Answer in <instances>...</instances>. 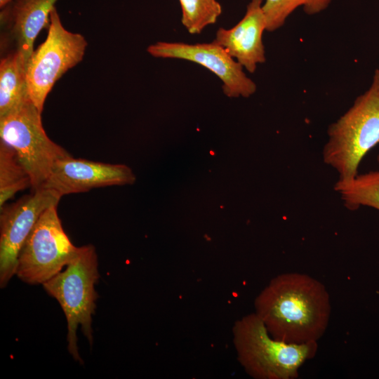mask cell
Instances as JSON below:
<instances>
[{"instance_id": "277c9868", "label": "cell", "mask_w": 379, "mask_h": 379, "mask_svg": "<svg viewBox=\"0 0 379 379\" xmlns=\"http://www.w3.org/2000/svg\"><path fill=\"white\" fill-rule=\"evenodd\" d=\"M99 277L95 248L88 244L78 247L65 270L42 284L46 292L62 307L67 323L69 353L81 364L83 361L79 353L77 332L80 326L89 344H93L92 316L98 298L95 285Z\"/></svg>"}, {"instance_id": "3957f363", "label": "cell", "mask_w": 379, "mask_h": 379, "mask_svg": "<svg viewBox=\"0 0 379 379\" xmlns=\"http://www.w3.org/2000/svg\"><path fill=\"white\" fill-rule=\"evenodd\" d=\"M232 339L239 364L255 379L297 378L300 368L318 349V342L296 344L274 338L255 312L234 322Z\"/></svg>"}, {"instance_id": "5b68a950", "label": "cell", "mask_w": 379, "mask_h": 379, "mask_svg": "<svg viewBox=\"0 0 379 379\" xmlns=\"http://www.w3.org/2000/svg\"><path fill=\"white\" fill-rule=\"evenodd\" d=\"M87 46L82 34L65 28L54 7L46 38L34 49L26 65L29 98L40 112H43L45 100L55 84L82 61Z\"/></svg>"}, {"instance_id": "d6986e66", "label": "cell", "mask_w": 379, "mask_h": 379, "mask_svg": "<svg viewBox=\"0 0 379 379\" xmlns=\"http://www.w3.org/2000/svg\"><path fill=\"white\" fill-rule=\"evenodd\" d=\"M377 161H378V163L379 164V154H378V157H377Z\"/></svg>"}, {"instance_id": "e0dca14e", "label": "cell", "mask_w": 379, "mask_h": 379, "mask_svg": "<svg viewBox=\"0 0 379 379\" xmlns=\"http://www.w3.org/2000/svg\"><path fill=\"white\" fill-rule=\"evenodd\" d=\"M182 9L181 22L189 33L200 34L216 22L222 7L216 0H179Z\"/></svg>"}, {"instance_id": "2e32d148", "label": "cell", "mask_w": 379, "mask_h": 379, "mask_svg": "<svg viewBox=\"0 0 379 379\" xmlns=\"http://www.w3.org/2000/svg\"><path fill=\"white\" fill-rule=\"evenodd\" d=\"M332 0H265L262 8L266 19V31L274 32L284 25L287 18L302 6L307 15L325 10Z\"/></svg>"}, {"instance_id": "9c48e42d", "label": "cell", "mask_w": 379, "mask_h": 379, "mask_svg": "<svg viewBox=\"0 0 379 379\" xmlns=\"http://www.w3.org/2000/svg\"><path fill=\"white\" fill-rule=\"evenodd\" d=\"M147 51L154 58L185 60L206 67L222 81L223 93L229 98H248L256 91V84L246 76L243 66L213 41L192 44L158 41Z\"/></svg>"}, {"instance_id": "ba28073f", "label": "cell", "mask_w": 379, "mask_h": 379, "mask_svg": "<svg viewBox=\"0 0 379 379\" xmlns=\"http://www.w3.org/2000/svg\"><path fill=\"white\" fill-rule=\"evenodd\" d=\"M61 197L41 187L0 208V286L15 275L18 254L41 214L58 206Z\"/></svg>"}, {"instance_id": "5bb4252c", "label": "cell", "mask_w": 379, "mask_h": 379, "mask_svg": "<svg viewBox=\"0 0 379 379\" xmlns=\"http://www.w3.org/2000/svg\"><path fill=\"white\" fill-rule=\"evenodd\" d=\"M334 190L350 210L367 206L379 211V170L358 174L347 183L335 184Z\"/></svg>"}, {"instance_id": "ac0fdd59", "label": "cell", "mask_w": 379, "mask_h": 379, "mask_svg": "<svg viewBox=\"0 0 379 379\" xmlns=\"http://www.w3.org/2000/svg\"><path fill=\"white\" fill-rule=\"evenodd\" d=\"M13 0H0V8L4 7L5 5H6L7 4L10 3Z\"/></svg>"}, {"instance_id": "6da1fadb", "label": "cell", "mask_w": 379, "mask_h": 379, "mask_svg": "<svg viewBox=\"0 0 379 379\" xmlns=\"http://www.w3.org/2000/svg\"><path fill=\"white\" fill-rule=\"evenodd\" d=\"M255 313L274 338L302 344L318 340L331 317V298L326 286L302 273L277 275L256 296Z\"/></svg>"}, {"instance_id": "7c38bea8", "label": "cell", "mask_w": 379, "mask_h": 379, "mask_svg": "<svg viewBox=\"0 0 379 379\" xmlns=\"http://www.w3.org/2000/svg\"><path fill=\"white\" fill-rule=\"evenodd\" d=\"M262 2V0H251L244 18L230 29L220 27L213 40L251 73L266 60L262 42L266 19Z\"/></svg>"}, {"instance_id": "7a4b0ae2", "label": "cell", "mask_w": 379, "mask_h": 379, "mask_svg": "<svg viewBox=\"0 0 379 379\" xmlns=\"http://www.w3.org/2000/svg\"><path fill=\"white\" fill-rule=\"evenodd\" d=\"M324 162L338 174L335 184L352 180L363 158L379 144V69L367 91L327 131Z\"/></svg>"}, {"instance_id": "8fae6325", "label": "cell", "mask_w": 379, "mask_h": 379, "mask_svg": "<svg viewBox=\"0 0 379 379\" xmlns=\"http://www.w3.org/2000/svg\"><path fill=\"white\" fill-rule=\"evenodd\" d=\"M57 1L13 0L1 8V49L12 48L11 51L20 53L27 63L36 38L49 26L51 12Z\"/></svg>"}, {"instance_id": "9a60e30c", "label": "cell", "mask_w": 379, "mask_h": 379, "mask_svg": "<svg viewBox=\"0 0 379 379\" xmlns=\"http://www.w3.org/2000/svg\"><path fill=\"white\" fill-rule=\"evenodd\" d=\"M31 187L30 176L15 150L0 140V208L17 192Z\"/></svg>"}, {"instance_id": "52a82bcc", "label": "cell", "mask_w": 379, "mask_h": 379, "mask_svg": "<svg viewBox=\"0 0 379 379\" xmlns=\"http://www.w3.org/2000/svg\"><path fill=\"white\" fill-rule=\"evenodd\" d=\"M57 206L41 214L20 251L15 275L26 284H44L61 272L78 250L63 230Z\"/></svg>"}, {"instance_id": "30bf717a", "label": "cell", "mask_w": 379, "mask_h": 379, "mask_svg": "<svg viewBox=\"0 0 379 379\" xmlns=\"http://www.w3.org/2000/svg\"><path fill=\"white\" fill-rule=\"evenodd\" d=\"M135 180L131 168L126 165L75 159L69 155L56 162L41 187L53 190L62 197L98 187L131 185Z\"/></svg>"}, {"instance_id": "4fadbf2b", "label": "cell", "mask_w": 379, "mask_h": 379, "mask_svg": "<svg viewBox=\"0 0 379 379\" xmlns=\"http://www.w3.org/2000/svg\"><path fill=\"white\" fill-rule=\"evenodd\" d=\"M26 62L20 53L11 51L0 60V117L29 101Z\"/></svg>"}, {"instance_id": "8992f818", "label": "cell", "mask_w": 379, "mask_h": 379, "mask_svg": "<svg viewBox=\"0 0 379 379\" xmlns=\"http://www.w3.org/2000/svg\"><path fill=\"white\" fill-rule=\"evenodd\" d=\"M41 114L31 100L0 117L1 140L12 147L31 179V189L41 188L56 162L71 155L47 135Z\"/></svg>"}]
</instances>
